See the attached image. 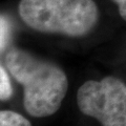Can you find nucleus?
I'll return each mask as SVG.
<instances>
[{
  "label": "nucleus",
  "mask_w": 126,
  "mask_h": 126,
  "mask_svg": "<svg viewBox=\"0 0 126 126\" xmlns=\"http://www.w3.org/2000/svg\"><path fill=\"white\" fill-rule=\"evenodd\" d=\"M5 66L23 86V106L27 113L44 118L58 111L68 89L63 69L20 48H13L6 54Z\"/></svg>",
  "instance_id": "1"
},
{
  "label": "nucleus",
  "mask_w": 126,
  "mask_h": 126,
  "mask_svg": "<svg viewBox=\"0 0 126 126\" xmlns=\"http://www.w3.org/2000/svg\"><path fill=\"white\" fill-rule=\"evenodd\" d=\"M13 94V87L4 67L0 64V100L6 101L12 97Z\"/></svg>",
  "instance_id": "5"
},
{
  "label": "nucleus",
  "mask_w": 126,
  "mask_h": 126,
  "mask_svg": "<svg viewBox=\"0 0 126 126\" xmlns=\"http://www.w3.org/2000/svg\"><path fill=\"white\" fill-rule=\"evenodd\" d=\"M19 15L40 33L82 37L97 24L99 10L94 0H21Z\"/></svg>",
  "instance_id": "2"
},
{
  "label": "nucleus",
  "mask_w": 126,
  "mask_h": 126,
  "mask_svg": "<svg viewBox=\"0 0 126 126\" xmlns=\"http://www.w3.org/2000/svg\"><path fill=\"white\" fill-rule=\"evenodd\" d=\"M77 104L102 126H126V84L116 77L86 81L77 92Z\"/></svg>",
  "instance_id": "3"
},
{
  "label": "nucleus",
  "mask_w": 126,
  "mask_h": 126,
  "mask_svg": "<svg viewBox=\"0 0 126 126\" xmlns=\"http://www.w3.org/2000/svg\"><path fill=\"white\" fill-rule=\"evenodd\" d=\"M11 37V24L4 16L0 15V50L4 49Z\"/></svg>",
  "instance_id": "6"
},
{
  "label": "nucleus",
  "mask_w": 126,
  "mask_h": 126,
  "mask_svg": "<svg viewBox=\"0 0 126 126\" xmlns=\"http://www.w3.org/2000/svg\"><path fill=\"white\" fill-rule=\"evenodd\" d=\"M0 126H32L21 113L13 110H0Z\"/></svg>",
  "instance_id": "4"
},
{
  "label": "nucleus",
  "mask_w": 126,
  "mask_h": 126,
  "mask_svg": "<svg viewBox=\"0 0 126 126\" xmlns=\"http://www.w3.org/2000/svg\"><path fill=\"white\" fill-rule=\"evenodd\" d=\"M112 1L118 5L120 16L126 21V0H112Z\"/></svg>",
  "instance_id": "7"
}]
</instances>
